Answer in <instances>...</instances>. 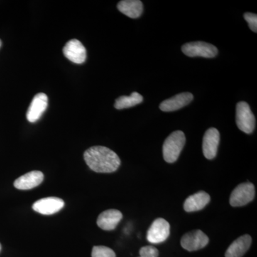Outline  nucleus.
Listing matches in <instances>:
<instances>
[{
	"label": "nucleus",
	"instance_id": "1",
	"mask_svg": "<svg viewBox=\"0 0 257 257\" xmlns=\"http://www.w3.org/2000/svg\"><path fill=\"white\" fill-rule=\"evenodd\" d=\"M88 167L98 173H111L119 168L121 161L118 155L107 147L94 146L84 152Z\"/></svg>",
	"mask_w": 257,
	"mask_h": 257
},
{
	"label": "nucleus",
	"instance_id": "2",
	"mask_svg": "<svg viewBox=\"0 0 257 257\" xmlns=\"http://www.w3.org/2000/svg\"><path fill=\"white\" fill-rule=\"evenodd\" d=\"M186 143L185 135L183 132L175 131L171 134L164 143L162 151L163 157L168 163H174L180 155Z\"/></svg>",
	"mask_w": 257,
	"mask_h": 257
},
{
	"label": "nucleus",
	"instance_id": "3",
	"mask_svg": "<svg viewBox=\"0 0 257 257\" xmlns=\"http://www.w3.org/2000/svg\"><path fill=\"white\" fill-rule=\"evenodd\" d=\"M236 123L243 133L251 134L254 130L256 119L249 105L245 101H240L236 104Z\"/></svg>",
	"mask_w": 257,
	"mask_h": 257
},
{
	"label": "nucleus",
	"instance_id": "4",
	"mask_svg": "<svg viewBox=\"0 0 257 257\" xmlns=\"http://www.w3.org/2000/svg\"><path fill=\"white\" fill-rule=\"evenodd\" d=\"M255 187L251 182H245L238 185L231 192L229 202L234 207H242L254 199Z\"/></svg>",
	"mask_w": 257,
	"mask_h": 257
},
{
	"label": "nucleus",
	"instance_id": "5",
	"mask_svg": "<svg viewBox=\"0 0 257 257\" xmlns=\"http://www.w3.org/2000/svg\"><path fill=\"white\" fill-rule=\"evenodd\" d=\"M182 50L184 55L190 57L213 58L218 54V50L215 46L204 42H189L182 46Z\"/></svg>",
	"mask_w": 257,
	"mask_h": 257
},
{
	"label": "nucleus",
	"instance_id": "6",
	"mask_svg": "<svg viewBox=\"0 0 257 257\" xmlns=\"http://www.w3.org/2000/svg\"><path fill=\"white\" fill-rule=\"evenodd\" d=\"M170 234V225L162 218L153 221L147 234V239L152 243L164 242Z\"/></svg>",
	"mask_w": 257,
	"mask_h": 257
},
{
	"label": "nucleus",
	"instance_id": "7",
	"mask_svg": "<svg viewBox=\"0 0 257 257\" xmlns=\"http://www.w3.org/2000/svg\"><path fill=\"white\" fill-rule=\"evenodd\" d=\"M209 237L201 230L189 231L182 236L181 245L189 251H197L205 247L209 243Z\"/></svg>",
	"mask_w": 257,
	"mask_h": 257
},
{
	"label": "nucleus",
	"instance_id": "8",
	"mask_svg": "<svg viewBox=\"0 0 257 257\" xmlns=\"http://www.w3.org/2000/svg\"><path fill=\"white\" fill-rule=\"evenodd\" d=\"M220 142V135L215 128H209L203 138L202 150L204 157L208 160L215 158Z\"/></svg>",
	"mask_w": 257,
	"mask_h": 257
},
{
	"label": "nucleus",
	"instance_id": "9",
	"mask_svg": "<svg viewBox=\"0 0 257 257\" xmlns=\"http://www.w3.org/2000/svg\"><path fill=\"white\" fill-rule=\"evenodd\" d=\"M64 206V201L60 198L47 197L34 203L32 209L44 215H51L58 212Z\"/></svg>",
	"mask_w": 257,
	"mask_h": 257
},
{
	"label": "nucleus",
	"instance_id": "10",
	"mask_svg": "<svg viewBox=\"0 0 257 257\" xmlns=\"http://www.w3.org/2000/svg\"><path fill=\"white\" fill-rule=\"evenodd\" d=\"M63 53L69 60L76 64L84 63L87 58L85 47L82 42L75 39L66 44L63 48Z\"/></svg>",
	"mask_w": 257,
	"mask_h": 257
},
{
	"label": "nucleus",
	"instance_id": "11",
	"mask_svg": "<svg viewBox=\"0 0 257 257\" xmlns=\"http://www.w3.org/2000/svg\"><path fill=\"white\" fill-rule=\"evenodd\" d=\"M48 106V97L44 93H39L32 99L28 112L27 119L31 123L38 121Z\"/></svg>",
	"mask_w": 257,
	"mask_h": 257
},
{
	"label": "nucleus",
	"instance_id": "12",
	"mask_svg": "<svg viewBox=\"0 0 257 257\" xmlns=\"http://www.w3.org/2000/svg\"><path fill=\"white\" fill-rule=\"evenodd\" d=\"M194 99L192 93L183 92L174 96L170 99L162 101L160 105L161 110L168 112L182 109L184 106L188 105Z\"/></svg>",
	"mask_w": 257,
	"mask_h": 257
},
{
	"label": "nucleus",
	"instance_id": "13",
	"mask_svg": "<svg viewBox=\"0 0 257 257\" xmlns=\"http://www.w3.org/2000/svg\"><path fill=\"white\" fill-rule=\"evenodd\" d=\"M122 217L121 211L116 209H108L99 214L96 223L101 229L111 231L116 227Z\"/></svg>",
	"mask_w": 257,
	"mask_h": 257
},
{
	"label": "nucleus",
	"instance_id": "14",
	"mask_svg": "<svg viewBox=\"0 0 257 257\" xmlns=\"http://www.w3.org/2000/svg\"><path fill=\"white\" fill-rule=\"evenodd\" d=\"M44 179V175L40 171H32L25 174L15 180V188L21 190H28L35 188L42 183Z\"/></svg>",
	"mask_w": 257,
	"mask_h": 257
},
{
	"label": "nucleus",
	"instance_id": "15",
	"mask_svg": "<svg viewBox=\"0 0 257 257\" xmlns=\"http://www.w3.org/2000/svg\"><path fill=\"white\" fill-rule=\"evenodd\" d=\"M210 202V196L204 191L195 193L189 196L184 204V210L187 212H194L204 209Z\"/></svg>",
	"mask_w": 257,
	"mask_h": 257
},
{
	"label": "nucleus",
	"instance_id": "16",
	"mask_svg": "<svg viewBox=\"0 0 257 257\" xmlns=\"http://www.w3.org/2000/svg\"><path fill=\"white\" fill-rule=\"evenodd\" d=\"M251 237L248 234L237 238L227 248L225 257H242L251 244Z\"/></svg>",
	"mask_w": 257,
	"mask_h": 257
},
{
	"label": "nucleus",
	"instance_id": "17",
	"mask_svg": "<svg viewBox=\"0 0 257 257\" xmlns=\"http://www.w3.org/2000/svg\"><path fill=\"white\" fill-rule=\"evenodd\" d=\"M118 10L128 18H140L143 13V4L140 0H122L117 5Z\"/></svg>",
	"mask_w": 257,
	"mask_h": 257
},
{
	"label": "nucleus",
	"instance_id": "18",
	"mask_svg": "<svg viewBox=\"0 0 257 257\" xmlns=\"http://www.w3.org/2000/svg\"><path fill=\"white\" fill-rule=\"evenodd\" d=\"M143 101V96L138 92L132 93L130 96H121L115 101L114 107L116 109L133 107Z\"/></svg>",
	"mask_w": 257,
	"mask_h": 257
},
{
	"label": "nucleus",
	"instance_id": "19",
	"mask_svg": "<svg viewBox=\"0 0 257 257\" xmlns=\"http://www.w3.org/2000/svg\"><path fill=\"white\" fill-rule=\"evenodd\" d=\"M92 257H116V254L110 248L95 246L92 248Z\"/></svg>",
	"mask_w": 257,
	"mask_h": 257
},
{
	"label": "nucleus",
	"instance_id": "20",
	"mask_svg": "<svg viewBox=\"0 0 257 257\" xmlns=\"http://www.w3.org/2000/svg\"><path fill=\"white\" fill-rule=\"evenodd\" d=\"M140 254L141 257H158L159 251L153 246H143L140 248Z\"/></svg>",
	"mask_w": 257,
	"mask_h": 257
},
{
	"label": "nucleus",
	"instance_id": "21",
	"mask_svg": "<svg viewBox=\"0 0 257 257\" xmlns=\"http://www.w3.org/2000/svg\"><path fill=\"white\" fill-rule=\"evenodd\" d=\"M245 20L247 22L248 26L253 32L257 31V15L253 13H246L243 15Z\"/></svg>",
	"mask_w": 257,
	"mask_h": 257
},
{
	"label": "nucleus",
	"instance_id": "22",
	"mask_svg": "<svg viewBox=\"0 0 257 257\" xmlns=\"http://www.w3.org/2000/svg\"><path fill=\"white\" fill-rule=\"evenodd\" d=\"M2 46V41L1 40H0V47H1Z\"/></svg>",
	"mask_w": 257,
	"mask_h": 257
},
{
	"label": "nucleus",
	"instance_id": "23",
	"mask_svg": "<svg viewBox=\"0 0 257 257\" xmlns=\"http://www.w3.org/2000/svg\"><path fill=\"white\" fill-rule=\"evenodd\" d=\"M1 248H2V246H1V244H0V251H1Z\"/></svg>",
	"mask_w": 257,
	"mask_h": 257
},
{
	"label": "nucleus",
	"instance_id": "24",
	"mask_svg": "<svg viewBox=\"0 0 257 257\" xmlns=\"http://www.w3.org/2000/svg\"><path fill=\"white\" fill-rule=\"evenodd\" d=\"M140 257H141V256H140Z\"/></svg>",
	"mask_w": 257,
	"mask_h": 257
}]
</instances>
